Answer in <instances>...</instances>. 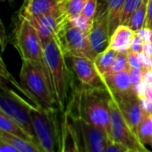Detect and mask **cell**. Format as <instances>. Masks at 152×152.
<instances>
[{"instance_id": "obj_12", "label": "cell", "mask_w": 152, "mask_h": 152, "mask_svg": "<svg viewBox=\"0 0 152 152\" xmlns=\"http://www.w3.org/2000/svg\"><path fill=\"white\" fill-rule=\"evenodd\" d=\"M65 18L66 17L64 15L60 1V5L54 11L41 16L26 19H28L37 30L43 45L48 40L57 36Z\"/></svg>"}, {"instance_id": "obj_22", "label": "cell", "mask_w": 152, "mask_h": 152, "mask_svg": "<svg viewBox=\"0 0 152 152\" xmlns=\"http://www.w3.org/2000/svg\"><path fill=\"white\" fill-rule=\"evenodd\" d=\"M0 83L2 84L6 85V86H8L14 90H15L17 92H19L21 95H23L25 99H27L31 103L33 104V102L30 99V98L28 97V95L25 93V91H23V89L22 88L20 83H18L14 76L10 73V72L8 71L5 62L3 61V58L2 56H0ZM34 105V104H33ZM35 106V105H34ZM36 107V106H35Z\"/></svg>"}, {"instance_id": "obj_36", "label": "cell", "mask_w": 152, "mask_h": 152, "mask_svg": "<svg viewBox=\"0 0 152 152\" xmlns=\"http://www.w3.org/2000/svg\"><path fill=\"white\" fill-rule=\"evenodd\" d=\"M138 56V58H139V61L140 63L141 64L142 67H145V68H150V65L152 64V58L148 56L147 54H145L144 52L142 53H140V54H137Z\"/></svg>"}, {"instance_id": "obj_46", "label": "cell", "mask_w": 152, "mask_h": 152, "mask_svg": "<svg viewBox=\"0 0 152 152\" xmlns=\"http://www.w3.org/2000/svg\"><path fill=\"white\" fill-rule=\"evenodd\" d=\"M0 85H4V84H2V83H0Z\"/></svg>"}, {"instance_id": "obj_33", "label": "cell", "mask_w": 152, "mask_h": 152, "mask_svg": "<svg viewBox=\"0 0 152 152\" xmlns=\"http://www.w3.org/2000/svg\"><path fill=\"white\" fill-rule=\"evenodd\" d=\"M135 33L146 43V42H152V29L148 28V27H143Z\"/></svg>"}, {"instance_id": "obj_23", "label": "cell", "mask_w": 152, "mask_h": 152, "mask_svg": "<svg viewBox=\"0 0 152 152\" xmlns=\"http://www.w3.org/2000/svg\"><path fill=\"white\" fill-rule=\"evenodd\" d=\"M147 9H148V0H142L140 6L132 14L126 25L129 26L134 31H137L138 30L145 27L146 19H147Z\"/></svg>"}, {"instance_id": "obj_44", "label": "cell", "mask_w": 152, "mask_h": 152, "mask_svg": "<svg viewBox=\"0 0 152 152\" xmlns=\"http://www.w3.org/2000/svg\"><path fill=\"white\" fill-rule=\"evenodd\" d=\"M141 152H151V151H150V150H148L147 148H145L143 149V151H141Z\"/></svg>"}, {"instance_id": "obj_11", "label": "cell", "mask_w": 152, "mask_h": 152, "mask_svg": "<svg viewBox=\"0 0 152 152\" xmlns=\"http://www.w3.org/2000/svg\"><path fill=\"white\" fill-rule=\"evenodd\" d=\"M109 95L116 102L122 115L136 133L137 129L145 116V113L141 107L140 99L135 91H131L124 94H113L108 92ZM137 135V134H136Z\"/></svg>"}, {"instance_id": "obj_35", "label": "cell", "mask_w": 152, "mask_h": 152, "mask_svg": "<svg viewBox=\"0 0 152 152\" xmlns=\"http://www.w3.org/2000/svg\"><path fill=\"white\" fill-rule=\"evenodd\" d=\"M0 152H20L14 145L0 138Z\"/></svg>"}, {"instance_id": "obj_42", "label": "cell", "mask_w": 152, "mask_h": 152, "mask_svg": "<svg viewBox=\"0 0 152 152\" xmlns=\"http://www.w3.org/2000/svg\"><path fill=\"white\" fill-rule=\"evenodd\" d=\"M5 2H9L10 4H12L14 2V0H0V4H1V3H5Z\"/></svg>"}, {"instance_id": "obj_6", "label": "cell", "mask_w": 152, "mask_h": 152, "mask_svg": "<svg viewBox=\"0 0 152 152\" xmlns=\"http://www.w3.org/2000/svg\"><path fill=\"white\" fill-rule=\"evenodd\" d=\"M14 42L22 60L36 62L45 66L43 45L39 33L31 22L19 14L14 31Z\"/></svg>"}, {"instance_id": "obj_8", "label": "cell", "mask_w": 152, "mask_h": 152, "mask_svg": "<svg viewBox=\"0 0 152 152\" xmlns=\"http://www.w3.org/2000/svg\"><path fill=\"white\" fill-rule=\"evenodd\" d=\"M67 112L77 132L81 152H104L108 140H111L106 133L72 114L70 110Z\"/></svg>"}, {"instance_id": "obj_10", "label": "cell", "mask_w": 152, "mask_h": 152, "mask_svg": "<svg viewBox=\"0 0 152 152\" xmlns=\"http://www.w3.org/2000/svg\"><path fill=\"white\" fill-rule=\"evenodd\" d=\"M110 36L107 4L105 0H99L97 12L92 20L91 29L89 32L90 44L95 56L104 51L108 47Z\"/></svg>"}, {"instance_id": "obj_28", "label": "cell", "mask_w": 152, "mask_h": 152, "mask_svg": "<svg viewBox=\"0 0 152 152\" xmlns=\"http://www.w3.org/2000/svg\"><path fill=\"white\" fill-rule=\"evenodd\" d=\"M98 2H99V0H88L83 9L82 15H83L84 16H86L87 18L91 20H93L97 12Z\"/></svg>"}, {"instance_id": "obj_25", "label": "cell", "mask_w": 152, "mask_h": 152, "mask_svg": "<svg viewBox=\"0 0 152 152\" xmlns=\"http://www.w3.org/2000/svg\"><path fill=\"white\" fill-rule=\"evenodd\" d=\"M88 0H61V7L66 18H72L82 14Z\"/></svg>"}, {"instance_id": "obj_17", "label": "cell", "mask_w": 152, "mask_h": 152, "mask_svg": "<svg viewBox=\"0 0 152 152\" xmlns=\"http://www.w3.org/2000/svg\"><path fill=\"white\" fill-rule=\"evenodd\" d=\"M135 31L129 26L120 24L111 34L108 48L116 52H128Z\"/></svg>"}, {"instance_id": "obj_32", "label": "cell", "mask_w": 152, "mask_h": 152, "mask_svg": "<svg viewBox=\"0 0 152 152\" xmlns=\"http://www.w3.org/2000/svg\"><path fill=\"white\" fill-rule=\"evenodd\" d=\"M127 59H128V65H129V69L130 68H136V69H142V65L139 61L138 56L136 53L132 52V51H128L127 52Z\"/></svg>"}, {"instance_id": "obj_24", "label": "cell", "mask_w": 152, "mask_h": 152, "mask_svg": "<svg viewBox=\"0 0 152 152\" xmlns=\"http://www.w3.org/2000/svg\"><path fill=\"white\" fill-rule=\"evenodd\" d=\"M136 134L144 146H152V115H145L137 129Z\"/></svg>"}, {"instance_id": "obj_19", "label": "cell", "mask_w": 152, "mask_h": 152, "mask_svg": "<svg viewBox=\"0 0 152 152\" xmlns=\"http://www.w3.org/2000/svg\"><path fill=\"white\" fill-rule=\"evenodd\" d=\"M0 131L34 142L31 137L15 121H14L10 116H8L2 110H0Z\"/></svg>"}, {"instance_id": "obj_7", "label": "cell", "mask_w": 152, "mask_h": 152, "mask_svg": "<svg viewBox=\"0 0 152 152\" xmlns=\"http://www.w3.org/2000/svg\"><path fill=\"white\" fill-rule=\"evenodd\" d=\"M56 38L66 57L76 56L94 60L96 56L91 49L89 34L73 27L67 18L63 23Z\"/></svg>"}, {"instance_id": "obj_47", "label": "cell", "mask_w": 152, "mask_h": 152, "mask_svg": "<svg viewBox=\"0 0 152 152\" xmlns=\"http://www.w3.org/2000/svg\"><path fill=\"white\" fill-rule=\"evenodd\" d=\"M60 1H61V0H60Z\"/></svg>"}, {"instance_id": "obj_2", "label": "cell", "mask_w": 152, "mask_h": 152, "mask_svg": "<svg viewBox=\"0 0 152 152\" xmlns=\"http://www.w3.org/2000/svg\"><path fill=\"white\" fill-rule=\"evenodd\" d=\"M20 84L36 107L56 108L57 106L48 71L43 64L22 60Z\"/></svg>"}, {"instance_id": "obj_45", "label": "cell", "mask_w": 152, "mask_h": 152, "mask_svg": "<svg viewBox=\"0 0 152 152\" xmlns=\"http://www.w3.org/2000/svg\"><path fill=\"white\" fill-rule=\"evenodd\" d=\"M150 68L152 69V64H151V65H150Z\"/></svg>"}, {"instance_id": "obj_20", "label": "cell", "mask_w": 152, "mask_h": 152, "mask_svg": "<svg viewBox=\"0 0 152 152\" xmlns=\"http://www.w3.org/2000/svg\"><path fill=\"white\" fill-rule=\"evenodd\" d=\"M0 138L14 145L20 152H43L33 141L0 131Z\"/></svg>"}, {"instance_id": "obj_37", "label": "cell", "mask_w": 152, "mask_h": 152, "mask_svg": "<svg viewBox=\"0 0 152 152\" xmlns=\"http://www.w3.org/2000/svg\"><path fill=\"white\" fill-rule=\"evenodd\" d=\"M141 107L146 115H152V101L148 100L144 97H139Z\"/></svg>"}, {"instance_id": "obj_15", "label": "cell", "mask_w": 152, "mask_h": 152, "mask_svg": "<svg viewBox=\"0 0 152 152\" xmlns=\"http://www.w3.org/2000/svg\"><path fill=\"white\" fill-rule=\"evenodd\" d=\"M60 152H81L77 132L67 111L64 113L61 124V151Z\"/></svg>"}, {"instance_id": "obj_41", "label": "cell", "mask_w": 152, "mask_h": 152, "mask_svg": "<svg viewBox=\"0 0 152 152\" xmlns=\"http://www.w3.org/2000/svg\"><path fill=\"white\" fill-rule=\"evenodd\" d=\"M143 97H144L145 99H147L148 100L152 101V85H150V86L148 88V90H147V91L145 92V94H144Z\"/></svg>"}, {"instance_id": "obj_30", "label": "cell", "mask_w": 152, "mask_h": 152, "mask_svg": "<svg viewBox=\"0 0 152 152\" xmlns=\"http://www.w3.org/2000/svg\"><path fill=\"white\" fill-rule=\"evenodd\" d=\"M144 41L135 33L132 43H131V47H130V51L134 52L136 54H140L143 52V46H144Z\"/></svg>"}, {"instance_id": "obj_4", "label": "cell", "mask_w": 152, "mask_h": 152, "mask_svg": "<svg viewBox=\"0 0 152 152\" xmlns=\"http://www.w3.org/2000/svg\"><path fill=\"white\" fill-rule=\"evenodd\" d=\"M31 118L41 150L43 152H60L61 129H58L56 108L32 107Z\"/></svg>"}, {"instance_id": "obj_26", "label": "cell", "mask_w": 152, "mask_h": 152, "mask_svg": "<svg viewBox=\"0 0 152 152\" xmlns=\"http://www.w3.org/2000/svg\"><path fill=\"white\" fill-rule=\"evenodd\" d=\"M68 20L73 27H75L76 29H78L79 31H81L84 33L89 34V32L91 29L92 20L87 18L86 16H84L82 14H80L78 15H75L72 18H69Z\"/></svg>"}, {"instance_id": "obj_14", "label": "cell", "mask_w": 152, "mask_h": 152, "mask_svg": "<svg viewBox=\"0 0 152 152\" xmlns=\"http://www.w3.org/2000/svg\"><path fill=\"white\" fill-rule=\"evenodd\" d=\"M100 79L107 91L113 94H124L134 91L132 84L129 69L108 72L100 75Z\"/></svg>"}, {"instance_id": "obj_27", "label": "cell", "mask_w": 152, "mask_h": 152, "mask_svg": "<svg viewBox=\"0 0 152 152\" xmlns=\"http://www.w3.org/2000/svg\"><path fill=\"white\" fill-rule=\"evenodd\" d=\"M129 69L127 52H118L110 72H118Z\"/></svg>"}, {"instance_id": "obj_34", "label": "cell", "mask_w": 152, "mask_h": 152, "mask_svg": "<svg viewBox=\"0 0 152 152\" xmlns=\"http://www.w3.org/2000/svg\"><path fill=\"white\" fill-rule=\"evenodd\" d=\"M7 48V33L5 30V26L0 18V56H3Z\"/></svg>"}, {"instance_id": "obj_29", "label": "cell", "mask_w": 152, "mask_h": 152, "mask_svg": "<svg viewBox=\"0 0 152 152\" xmlns=\"http://www.w3.org/2000/svg\"><path fill=\"white\" fill-rule=\"evenodd\" d=\"M129 72H130V77H131L132 84L134 89L142 82V69L130 68Z\"/></svg>"}, {"instance_id": "obj_1", "label": "cell", "mask_w": 152, "mask_h": 152, "mask_svg": "<svg viewBox=\"0 0 152 152\" xmlns=\"http://www.w3.org/2000/svg\"><path fill=\"white\" fill-rule=\"evenodd\" d=\"M43 56L57 107L64 110L69 96L70 73L65 63L66 56L56 37L43 44Z\"/></svg>"}, {"instance_id": "obj_18", "label": "cell", "mask_w": 152, "mask_h": 152, "mask_svg": "<svg viewBox=\"0 0 152 152\" xmlns=\"http://www.w3.org/2000/svg\"><path fill=\"white\" fill-rule=\"evenodd\" d=\"M117 53L118 52L107 47L104 51L100 52L95 56L93 62L99 76L111 71Z\"/></svg>"}, {"instance_id": "obj_21", "label": "cell", "mask_w": 152, "mask_h": 152, "mask_svg": "<svg viewBox=\"0 0 152 152\" xmlns=\"http://www.w3.org/2000/svg\"><path fill=\"white\" fill-rule=\"evenodd\" d=\"M125 0H105L107 7L110 34L120 25V17Z\"/></svg>"}, {"instance_id": "obj_43", "label": "cell", "mask_w": 152, "mask_h": 152, "mask_svg": "<svg viewBox=\"0 0 152 152\" xmlns=\"http://www.w3.org/2000/svg\"><path fill=\"white\" fill-rule=\"evenodd\" d=\"M124 152H140V151H138V150H134V149H130V148H128V149H126Z\"/></svg>"}, {"instance_id": "obj_40", "label": "cell", "mask_w": 152, "mask_h": 152, "mask_svg": "<svg viewBox=\"0 0 152 152\" xmlns=\"http://www.w3.org/2000/svg\"><path fill=\"white\" fill-rule=\"evenodd\" d=\"M143 52L152 58V42H146V43H144Z\"/></svg>"}, {"instance_id": "obj_9", "label": "cell", "mask_w": 152, "mask_h": 152, "mask_svg": "<svg viewBox=\"0 0 152 152\" xmlns=\"http://www.w3.org/2000/svg\"><path fill=\"white\" fill-rule=\"evenodd\" d=\"M110 111V127L111 140L124 145L130 149L143 151L146 148L138 139L136 133L132 130L124 115H122L116 102L110 96L109 99Z\"/></svg>"}, {"instance_id": "obj_31", "label": "cell", "mask_w": 152, "mask_h": 152, "mask_svg": "<svg viewBox=\"0 0 152 152\" xmlns=\"http://www.w3.org/2000/svg\"><path fill=\"white\" fill-rule=\"evenodd\" d=\"M126 149H128V148H126L124 145L114 140H108L104 152H124Z\"/></svg>"}, {"instance_id": "obj_5", "label": "cell", "mask_w": 152, "mask_h": 152, "mask_svg": "<svg viewBox=\"0 0 152 152\" xmlns=\"http://www.w3.org/2000/svg\"><path fill=\"white\" fill-rule=\"evenodd\" d=\"M35 107L15 90L0 85V110L15 121L39 147L31 118V108Z\"/></svg>"}, {"instance_id": "obj_16", "label": "cell", "mask_w": 152, "mask_h": 152, "mask_svg": "<svg viewBox=\"0 0 152 152\" xmlns=\"http://www.w3.org/2000/svg\"><path fill=\"white\" fill-rule=\"evenodd\" d=\"M60 5V0H24L18 13L25 18L38 17L54 11Z\"/></svg>"}, {"instance_id": "obj_39", "label": "cell", "mask_w": 152, "mask_h": 152, "mask_svg": "<svg viewBox=\"0 0 152 152\" xmlns=\"http://www.w3.org/2000/svg\"><path fill=\"white\" fill-rule=\"evenodd\" d=\"M142 81L152 85V69L151 68H142Z\"/></svg>"}, {"instance_id": "obj_3", "label": "cell", "mask_w": 152, "mask_h": 152, "mask_svg": "<svg viewBox=\"0 0 152 152\" xmlns=\"http://www.w3.org/2000/svg\"><path fill=\"white\" fill-rule=\"evenodd\" d=\"M109 99L110 95L105 87L83 88L79 93L76 115L100 129L111 140Z\"/></svg>"}, {"instance_id": "obj_13", "label": "cell", "mask_w": 152, "mask_h": 152, "mask_svg": "<svg viewBox=\"0 0 152 152\" xmlns=\"http://www.w3.org/2000/svg\"><path fill=\"white\" fill-rule=\"evenodd\" d=\"M67 58L70 59L76 76L84 88H101V85H104L94 65L93 60L76 56H72Z\"/></svg>"}, {"instance_id": "obj_38", "label": "cell", "mask_w": 152, "mask_h": 152, "mask_svg": "<svg viewBox=\"0 0 152 152\" xmlns=\"http://www.w3.org/2000/svg\"><path fill=\"white\" fill-rule=\"evenodd\" d=\"M145 27L152 29V0H148L147 19H146Z\"/></svg>"}]
</instances>
